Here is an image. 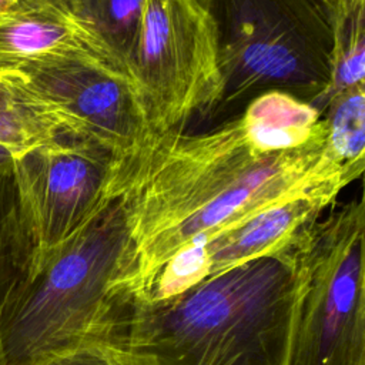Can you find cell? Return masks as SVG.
Masks as SVG:
<instances>
[{"label":"cell","instance_id":"cell-1","mask_svg":"<svg viewBox=\"0 0 365 365\" xmlns=\"http://www.w3.org/2000/svg\"><path fill=\"white\" fill-rule=\"evenodd\" d=\"M364 171L338 164L327 130L305 145L259 150L240 115L202 133L173 130L120 160L113 195L127 208L131 254L120 287L143 294L178 254L275 202Z\"/></svg>","mask_w":365,"mask_h":365},{"label":"cell","instance_id":"cell-2","mask_svg":"<svg viewBox=\"0 0 365 365\" xmlns=\"http://www.w3.org/2000/svg\"><path fill=\"white\" fill-rule=\"evenodd\" d=\"M288 250L174 295H131L107 346L121 365H282L294 288Z\"/></svg>","mask_w":365,"mask_h":365},{"label":"cell","instance_id":"cell-3","mask_svg":"<svg viewBox=\"0 0 365 365\" xmlns=\"http://www.w3.org/2000/svg\"><path fill=\"white\" fill-rule=\"evenodd\" d=\"M120 195L57 247L36 257L0 315L4 365H44L87 342L107 345L131 294L120 287L131 254Z\"/></svg>","mask_w":365,"mask_h":365},{"label":"cell","instance_id":"cell-4","mask_svg":"<svg viewBox=\"0 0 365 365\" xmlns=\"http://www.w3.org/2000/svg\"><path fill=\"white\" fill-rule=\"evenodd\" d=\"M364 240L359 197L289 247L294 288L282 365H365Z\"/></svg>","mask_w":365,"mask_h":365},{"label":"cell","instance_id":"cell-5","mask_svg":"<svg viewBox=\"0 0 365 365\" xmlns=\"http://www.w3.org/2000/svg\"><path fill=\"white\" fill-rule=\"evenodd\" d=\"M201 1L218 33L224 90L217 108L269 90L318 106L332 70L331 30L321 0Z\"/></svg>","mask_w":365,"mask_h":365},{"label":"cell","instance_id":"cell-6","mask_svg":"<svg viewBox=\"0 0 365 365\" xmlns=\"http://www.w3.org/2000/svg\"><path fill=\"white\" fill-rule=\"evenodd\" d=\"M1 76L40 103L63 137L96 144L118 160L133 157L153 137L137 80L111 58L54 53Z\"/></svg>","mask_w":365,"mask_h":365},{"label":"cell","instance_id":"cell-7","mask_svg":"<svg viewBox=\"0 0 365 365\" xmlns=\"http://www.w3.org/2000/svg\"><path fill=\"white\" fill-rule=\"evenodd\" d=\"M135 80L153 134L217 108L224 90L218 33L201 0H144Z\"/></svg>","mask_w":365,"mask_h":365},{"label":"cell","instance_id":"cell-8","mask_svg":"<svg viewBox=\"0 0 365 365\" xmlns=\"http://www.w3.org/2000/svg\"><path fill=\"white\" fill-rule=\"evenodd\" d=\"M118 158L101 147L61 137L14 160L13 173L37 245L57 247L114 197Z\"/></svg>","mask_w":365,"mask_h":365},{"label":"cell","instance_id":"cell-9","mask_svg":"<svg viewBox=\"0 0 365 365\" xmlns=\"http://www.w3.org/2000/svg\"><path fill=\"white\" fill-rule=\"evenodd\" d=\"M348 184L342 178L328 181L202 238L174 257L150 287L134 297L174 295L244 262L285 252Z\"/></svg>","mask_w":365,"mask_h":365},{"label":"cell","instance_id":"cell-10","mask_svg":"<svg viewBox=\"0 0 365 365\" xmlns=\"http://www.w3.org/2000/svg\"><path fill=\"white\" fill-rule=\"evenodd\" d=\"M67 51H88L120 64L63 0H20L0 16V74L33 58Z\"/></svg>","mask_w":365,"mask_h":365},{"label":"cell","instance_id":"cell-11","mask_svg":"<svg viewBox=\"0 0 365 365\" xmlns=\"http://www.w3.org/2000/svg\"><path fill=\"white\" fill-rule=\"evenodd\" d=\"M240 118L250 138L264 151L298 148L327 130L314 104L279 90L251 98Z\"/></svg>","mask_w":365,"mask_h":365},{"label":"cell","instance_id":"cell-12","mask_svg":"<svg viewBox=\"0 0 365 365\" xmlns=\"http://www.w3.org/2000/svg\"><path fill=\"white\" fill-rule=\"evenodd\" d=\"M331 30V83L318 103L322 107L332 96L365 84V0H321Z\"/></svg>","mask_w":365,"mask_h":365},{"label":"cell","instance_id":"cell-13","mask_svg":"<svg viewBox=\"0 0 365 365\" xmlns=\"http://www.w3.org/2000/svg\"><path fill=\"white\" fill-rule=\"evenodd\" d=\"M36 252L13 168L0 170V315L11 291L30 271ZM0 365H4L1 349Z\"/></svg>","mask_w":365,"mask_h":365},{"label":"cell","instance_id":"cell-14","mask_svg":"<svg viewBox=\"0 0 365 365\" xmlns=\"http://www.w3.org/2000/svg\"><path fill=\"white\" fill-rule=\"evenodd\" d=\"M135 78L144 0H63Z\"/></svg>","mask_w":365,"mask_h":365},{"label":"cell","instance_id":"cell-15","mask_svg":"<svg viewBox=\"0 0 365 365\" xmlns=\"http://www.w3.org/2000/svg\"><path fill=\"white\" fill-rule=\"evenodd\" d=\"M61 137L43 106L19 83L0 74V144L19 157Z\"/></svg>","mask_w":365,"mask_h":365},{"label":"cell","instance_id":"cell-16","mask_svg":"<svg viewBox=\"0 0 365 365\" xmlns=\"http://www.w3.org/2000/svg\"><path fill=\"white\" fill-rule=\"evenodd\" d=\"M327 148L341 165L364 171L365 167V84L346 88L322 107Z\"/></svg>","mask_w":365,"mask_h":365},{"label":"cell","instance_id":"cell-17","mask_svg":"<svg viewBox=\"0 0 365 365\" xmlns=\"http://www.w3.org/2000/svg\"><path fill=\"white\" fill-rule=\"evenodd\" d=\"M44 365H121V362L110 346L87 342L51 358Z\"/></svg>","mask_w":365,"mask_h":365},{"label":"cell","instance_id":"cell-18","mask_svg":"<svg viewBox=\"0 0 365 365\" xmlns=\"http://www.w3.org/2000/svg\"><path fill=\"white\" fill-rule=\"evenodd\" d=\"M16 158H17L16 154L10 148L0 144V170L13 168V164H14Z\"/></svg>","mask_w":365,"mask_h":365},{"label":"cell","instance_id":"cell-19","mask_svg":"<svg viewBox=\"0 0 365 365\" xmlns=\"http://www.w3.org/2000/svg\"><path fill=\"white\" fill-rule=\"evenodd\" d=\"M17 1H20V0H0V16H3Z\"/></svg>","mask_w":365,"mask_h":365}]
</instances>
